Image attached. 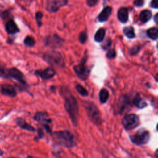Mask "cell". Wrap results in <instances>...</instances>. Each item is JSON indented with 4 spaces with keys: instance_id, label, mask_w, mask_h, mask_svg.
<instances>
[{
    "instance_id": "obj_22",
    "label": "cell",
    "mask_w": 158,
    "mask_h": 158,
    "mask_svg": "<svg viewBox=\"0 0 158 158\" xmlns=\"http://www.w3.org/2000/svg\"><path fill=\"white\" fill-rule=\"evenodd\" d=\"M105 34H106V30L105 29L101 28H99L96 33H95L94 35V40L96 42H102L105 36Z\"/></svg>"
},
{
    "instance_id": "obj_27",
    "label": "cell",
    "mask_w": 158,
    "mask_h": 158,
    "mask_svg": "<svg viewBox=\"0 0 158 158\" xmlns=\"http://www.w3.org/2000/svg\"><path fill=\"white\" fill-rule=\"evenodd\" d=\"M0 77L8 78L7 77V69H6L0 62Z\"/></svg>"
},
{
    "instance_id": "obj_8",
    "label": "cell",
    "mask_w": 158,
    "mask_h": 158,
    "mask_svg": "<svg viewBox=\"0 0 158 158\" xmlns=\"http://www.w3.org/2000/svg\"><path fill=\"white\" fill-rule=\"evenodd\" d=\"M67 4V0H46V9L49 12H56Z\"/></svg>"
},
{
    "instance_id": "obj_37",
    "label": "cell",
    "mask_w": 158,
    "mask_h": 158,
    "mask_svg": "<svg viewBox=\"0 0 158 158\" xmlns=\"http://www.w3.org/2000/svg\"><path fill=\"white\" fill-rule=\"evenodd\" d=\"M154 22L156 23H157V22H158V14L157 13L155 14V15L154 17Z\"/></svg>"
},
{
    "instance_id": "obj_12",
    "label": "cell",
    "mask_w": 158,
    "mask_h": 158,
    "mask_svg": "<svg viewBox=\"0 0 158 158\" xmlns=\"http://www.w3.org/2000/svg\"><path fill=\"white\" fill-rule=\"evenodd\" d=\"M0 92L2 95L14 98L17 96V91L15 88L7 83L2 84L0 86Z\"/></svg>"
},
{
    "instance_id": "obj_1",
    "label": "cell",
    "mask_w": 158,
    "mask_h": 158,
    "mask_svg": "<svg viewBox=\"0 0 158 158\" xmlns=\"http://www.w3.org/2000/svg\"><path fill=\"white\" fill-rule=\"evenodd\" d=\"M62 92V95L64 98V107L73 126H77L78 122V106L77 100L70 91L64 89Z\"/></svg>"
},
{
    "instance_id": "obj_3",
    "label": "cell",
    "mask_w": 158,
    "mask_h": 158,
    "mask_svg": "<svg viewBox=\"0 0 158 158\" xmlns=\"http://www.w3.org/2000/svg\"><path fill=\"white\" fill-rule=\"evenodd\" d=\"M85 107L88 117L91 122L96 125H101L102 119L101 112L97 106L92 102L86 101L85 102Z\"/></svg>"
},
{
    "instance_id": "obj_9",
    "label": "cell",
    "mask_w": 158,
    "mask_h": 158,
    "mask_svg": "<svg viewBox=\"0 0 158 158\" xmlns=\"http://www.w3.org/2000/svg\"><path fill=\"white\" fill-rule=\"evenodd\" d=\"M44 44L52 48H60L64 43V40L57 34L48 36L44 40Z\"/></svg>"
},
{
    "instance_id": "obj_21",
    "label": "cell",
    "mask_w": 158,
    "mask_h": 158,
    "mask_svg": "<svg viewBox=\"0 0 158 158\" xmlns=\"http://www.w3.org/2000/svg\"><path fill=\"white\" fill-rule=\"evenodd\" d=\"M109 91L106 88H102L100 90L99 93V98L100 102L102 104H104L107 102L109 99Z\"/></svg>"
},
{
    "instance_id": "obj_38",
    "label": "cell",
    "mask_w": 158,
    "mask_h": 158,
    "mask_svg": "<svg viewBox=\"0 0 158 158\" xmlns=\"http://www.w3.org/2000/svg\"><path fill=\"white\" fill-rule=\"evenodd\" d=\"M27 158H37V157H33L32 156H28L27 157Z\"/></svg>"
},
{
    "instance_id": "obj_33",
    "label": "cell",
    "mask_w": 158,
    "mask_h": 158,
    "mask_svg": "<svg viewBox=\"0 0 158 158\" xmlns=\"http://www.w3.org/2000/svg\"><path fill=\"white\" fill-rule=\"evenodd\" d=\"M133 4L136 7H141L144 4V0H135Z\"/></svg>"
},
{
    "instance_id": "obj_10",
    "label": "cell",
    "mask_w": 158,
    "mask_h": 158,
    "mask_svg": "<svg viewBox=\"0 0 158 158\" xmlns=\"http://www.w3.org/2000/svg\"><path fill=\"white\" fill-rule=\"evenodd\" d=\"M7 77H10L17 80V81L20 83L22 85H26V82L24 79L23 73L17 68L12 67L7 69Z\"/></svg>"
},
{
    "instance_id": "obj_13",
    "label": "cell",
    "mask_w": 158,
    "mask_h": 158,
    "mask_svg": "<svg viewBox=\"0 0 158 158\" xmlns=\"http://www.w3.org/2000/svg\"><path fill=\"white\" fill-rule=\"evenodd\" d=\"M35 74L40 76L42 79L48 80L52 78L56 74L55 70L51 67H48L42 70L35 71Z\"/></svg>"
},
{
    "instance_id": "obj_6",
    "label": "cell",
    "mask_w": 158,
    "mask_h": 158,
    "mask_svg": "<svg viewBox=\"0 0 158 158\" xmlns=\"http://www.w3.org/2000/svg\"><path fill=\"white\" fill-rule=\"evenodd\" d=\"M122 124L123 127L127 130L135 128L139 124V117L135 114L126 115L122 120Z\"/></svg>"
},
{
    "instance_id": "obj_18",
    "label": "cell",
    "mask_w": 158,
    "mask_h": 158,
    "mask_svg": "<svg viewBox=\"0 0 158 158\" xmlns=\"http://www.w3.org/2000/svg\"><path fill=\"white\" fill-rule=\"evenodd\" d=\"M118 19L122 23H126L128 19V12L126 7H121L117 12Z\"/></svg>"
},
{
    "instance_id": "obj_2",
    "label": "cell",
    "mask_w": 158,
    "mask_h": 158,
    "mask_svg": "<svg viewBox=\"0 0 158 158\" xmlns=\"http://www.w3.org/2000/svg\"><path fill=\"white\" fill-rule=\"evenodd\" d=\"M52 136L54 139L64 147L70 148L74 147L76 144L73 135L68 130L55 131L53 133Z\"/></svg>"
},
{
    "instance_id": "obj_35",
    "label": "cell",
    "mask_w": 158,
    "mask_h": 158,
    "mask_svg": "<svg viewBox=\"0 0 158 158\" xmlns=\"http://www.w3.org/2000/svg\"><path fill=\"white\" fill-rule=\"evenodd\" d=\"M105 43L106 44H104V45H103V48L104 49H106L107 48H108V47H109L110 46V44H111V40L110 39V38H109V39H107V40H106V41L105 42Z\"/></svg>"
},
{
    "instance_id": "obj_40",
    "label": "cell",
    "mask_w": 158,
    "mask_h": 158,
    "mask_svg": "<svg viewBox=\"0 0 158 158\" xmlns=\"http://www.w3.org/2000/svg\"><path fill=\"white\" fill-rule=\"evenodd\" d=\"M9 158H14V157H9Z\"/></svg>"
},
{
    "instance_id": "obj_15",
    "label": "cell",
    "mask_w": 158,
    "mask_h": 158,
    "mask_svg": "<svg viewBox=\"0 0 158 158\" xmlns=\"http://www.w3.org/2000/svg\"><path fill=\"white\" fill-rule=\"evenodd\" d=\"M130 106V102L128 98L126 96H122L118 102V110L120 114L122 113L128 106Z\"/></svg>"
},
{
    "instance_id": "obj_4",
    "label": "cell",
    "mask_w": 158,
    "mask_h": 158,
    "mask_svg": "<svg viewBox=\"0 0 158 158\" xmlns=\"http://www.w3.org/2000/svg\"><path fill=\"white\" fill-rule=\"evenodd\" d=\"M43 59L49 65L56 67H64L65 62L60 53L51 51L46 52L43 55Z\"/></svg>"
},
{
    "instance_id": "obj_29",
    "label": "cell",
    "mask_w": 158,
    "mask_h": 158,
    "mask_svg": "<svg viewBox=\"0 0 158 158\" xmlns=\"http://www.w3.org/2000/svg\"><path fill=\"white\" fill-rule=\"evenodd\" d=\"M115 56H116V52L114 49H109L106 54V57L108 59H113L115 57Z\"/></svg>"
},
{
    "instance_id": "obj_36",
    "label": "cell",
    "mask_w": 158,
    "mask_h": 158,
    "mask_svg": "<svg viewBox=\"0 0 158 158\" xmlns=\"http://www.w3.org/2000/svg\"><path fill=\"white\" fill-rule=\"evenodd\" d=\"M38 139H41L44 136L43 130L41 128L38 129Z\"/></svg>"
},
{
    "instance_id": "obj_32",
    "label": "cell",
    "mask_w": 158,
    "mask_h": 158,
    "mask_svg": "<svg viewBox=\"0 0 158 158\" xmlns=\"http://www.w3.org/2000/svg\"><path fill=\"white\" fill-rule=\"evenodd\" d=\"M86 4L89 7H93L97 3L98 0H86Z\"/></svg>"
},
{
    "instance_id": "obj_19",
    "label": "cell",
    "mask_w": 158,
    "mask_h": 158,
    "mask_svg": "<svg viewBox=\"0 0 158 158\" xmlns=\"http://www.w3.org/2000/svg\"><path fill=\"white\" fill-rule=\"evenodd\" d=\"M133 104L138 109H143L147 106L146 102L143 99L139 94L135 96L132 101Z\"/></svg>"
},
{
    "instance_id": "obj_23",
    "label": "cell",
    "mask_w": 158,
    "mask_h": 158,
    "mask_svg": "<svg viewBox=\"0 0 158 158\" xmlns=\"http://www.w3.org/2000/svg\"><path fill=\"white\" fill-rule=\"evenodd\" d=\"M148 36L152 40H156L158 37V30L157 28H151L149 29L147 32Z\"/></svg>"
},
{
    "instance_id": "obj_39",
    "label": "cell",
    "mask_w": 158,
    "mask_h": 158,
    "mask_svg": "<svg viewBox=\"0 0 158 158\" xmlns=\"http://www.w3.org/2000/svg\"><path fill=\"white\" fill-rule=\"evenodd\" d=\"M2 154H3V151L0 149V156H2Z\"/></svg>"
},
{
    "instance_id": "obj_25",
    "label": "cell",
    "mask_w": 158,
    "mask_h": 158,
    "mask_svg": "<svg viewBox=\"0 0 158 158\" xmlns=\"http://www.w3.org/2000/svg\"><path fill=\"white\" fill-rule=\"evenodd\" d=\"M76 90L77 91V92L81 95L82 96H87L88 95V91L85 88H84L83 86H81L80 84H77L75 86Z\"/></svg>"
},
{
    "instance_id": "obj_16",
    "label": "cell",
    "mask_w": 158,
    "mask_h": 158,
    "mask_svg": "<svg viewBox=\"0 0 158 158\" xmlns=\"http://www.w3.org/2000/svg\"><path fill=\"white\" fill-rule=\"evenodd\" d=\"M6 30L9 34H15L19 31L16 23L13 20H8L6 23Z\"/></svg>"
},
{
    "instance_id": "obj_24",
    "label": "cell",
    "mask_w": 158,
    "mask_h": 158,
    "mask_svg": "<svg viewBox=\"0 0 158 158\" xmlns=\"http://www.w3.org/2000/svg\"><path fill=\"white\" fill-rule=\"evenodd\" d=\"M123 33L128 38H133L135 37L134 29L132 27H126L123 30Z\"/></svg>"
},
{
    "instance_id": "obj_34",
    "label": "cell",
    "mask_w": 158,
    "mask_h": 158,
    "mask_svg": "<svg viewBox=\"0 0 158 158\" xmlns=\"http://www.w3.org/2000/svg\"><path fill=\"white\" fill-rule=\"evenodd\" d=\"M150 6L152 8L157 9L158 8V0H152L151 2Z\"/></svg>"
},
{
    "instance_id": "obj_14",
    "label": "cell",
    "mask_w": 158,
    "mask_h": 158,
    "mask_svg": "<svg viewBox=\"0 0 158 158\" xmlns=\"http://www.w3.org/2000/svg\"><path fill=\"white\" fill-rule=\"evenodd\" d=\"M15 123L20 128H22L23 130H27V131H31V132L35 131V128L32 125L27 123L26 121L22 118H20V117L17 118L15 119Z\"/></svg>"
},
{
    "instance_id": "obj_7",
    "label": "cell",
    "mask_w": 158,
    "mask_h": 158,
    "mask_svg": "<svg viewBox=\"0 0 158 158\" xmlns=\"http://www.w3.org/2000/svg\"><path fill=\"white\" fill-rule=\"evenodd\" d=\"M86 57H85L81 60L80 64L73 67V70L78 78L85 80H86L89 74V69L87 67L86 64Z\"/></svg>"
},
{
    "instance_id": "obj_28",
    "label": "cell",
    "mask_w": 158,
    "mask_h": 158,
    "mask_svg": "<svg viewBox=\"0 0 158 158\" xmlns=\"http://www.w3.org/2000/svg\"><path fill=\"white\" fill-rule=\"evenodd\" d=\"M87 40V33L86 31H81L78 36V40L81 44L85 43Z\"/></svg>"
},
{
    "instance_id": "obj_30",
    "label": "cell",
    "mask_w": 158,
    "mask_h": 158,
    "mask_svg": "<svg viewBox=\"0 0 158 158\" xmlns=\"http://www.w3.org/2000/svg\"><path fill=\"white\" fill-rule=\"evenodd\" d=\"M43 17V14L41 12H38L36 13L35 14V18H36V20L38 23V25L39 27L41 26V19Z\"/></svg>"
},
{
    "instance_id": "obj_11",
    "label": "cell",
    "mask_w": 158,
    "mask_h": 158,
    "mask_svg": "<svg viewBox=\"0 0 158 158\" xmlns=\"http://www.w3.org/2000/svg\"><path fill=\"white\" fill-rule=\"evenodd\" d=\"M33 119L36 122L40 123L43 126L49 125L51 124L52 120L49 117V115L43 112H38L35 114Z\"/></svg>"
},
{
    "instance_id": "obj_26",
    "label": "cell",
    "mask_w": 158,
    "mask_h": 158,
    "mask_svg": "<svg viewBox=\"0 0 158 158\" xmlns=\"http://www.w3.org/2000/svg\"><path fill=\"white\" fill-rule=\"evenodd\" d=\"M23 42H24L25 45L27 46H28V47H32L35 44V41L34 38L31 36H27L25 38Z\"/></svg>"
},
{
    "instance_id": "obj_20",
    "label": "cell",
    "mask_w": 158,
    "mask_h": 158,
    "mask_svg": "<svg viewBox=\"0 0 158 158\" xmlns=\"http://www.w3.org/2000/svg\"><path fill=\"white\" fill-rule=\"evenodd\" d=\"M152 17V13L149 10H142L139 14V20L143 23H146L151 19Z\"/></svg>"
},
{
    "instance_id": "obj_31",
    "label": "cell",
    "mask_w": 158,
    "mask_h": 158,
    "mask_svg": "<svg viewBox=\"0 0 158 158\" xmlns=\"http://www.w3.org/2000/svg\"><path fill=\"white\" fill-rule=\"evenodd\" d=\"M139 50V46H134V47H133V48L130 49V54H131V55H135V54H137V53L138 52Z\"/></svg>"
},
{
    "instance_id": "obj_17",
    "label": "cell",
    "mask_w": 158,
    "mask_h": 158,
    "mask_svg": "<svg viewBox=\"0 0 158 158\" xmlns=\"http://www.w3.org/2000/svg\"><path fill=\"white\" fill-rule=\"evenodd\" d=\"M112 12V7L107 6L104 7L98 15V20L101 22L107 21Z\"/></svg>"
},
{
    "instance_id": "obj_5",
    "label": "cell",
    "mask_w": 158,
    "mask_h": 158,
    "mask_svg": "<svg viewBox=\"0 0 158 158\" xmlns=\"http://www.w3.org/2000/svg\"><path fill=\"white\" fill-rule=\"evenodd\" d=\"M131 141L138 146L146 144L150 139V133L145 128L138 130L135 134L130 136Z\"/></svg>"
}]
</instances>
